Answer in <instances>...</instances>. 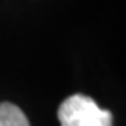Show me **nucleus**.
Listing matches in <instances>:
<instances>
[{
    "label": "nucleus",
    "instance_id": "obj_1",
    "mask_svg": "<svg viewBox=\"0 0 126 126\" xmlns=\"http://www.w3.org/2000/svg\"><path fill=\"white\" fill-rule=\"evenodd\" d=\"M57 118L61 126H111L113 118L108 110L97 105L87 95H72L59 107Z\"/></svg>",
    "mask_w": 126,
    "mask_h": 126
},
{
    "label": "nucleus",
    "instance_id": "obj_2",
    "mask_svg": "<svg viewBox=\"0 0 126 126\" xmlns=\"http://www.w3.org/2000/svg\"><path fill=\"white\" fill-rule=\"evenodd\" d=\"M0 126H30L26 115L13 103H0Z\"/></svg>",
    "mask_w": 126,
    "mask_h": 126
}]
</instances>
